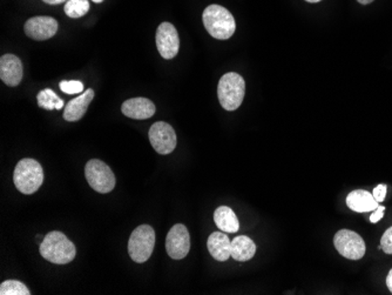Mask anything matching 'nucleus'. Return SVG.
<instances>
[{"label": "nucleus", "instance_id": "f257e3e1", "mask_svg": "<svg viewBox=\"0 0 392 295\" xmlns=\"http://www.w3.org/2000/svg\"><path fill=\"white\" fill-rule=\"evenodd\" d=\"M40 254L45 260L52 264L66 265L74 260L77 250L74 243L63 233L53 231L42 240Z\"/></svg>", "mask_w": 392, "mask_h": 295}, {"label": "nucleus", "instance_id": "f03ea898", "mask_svg": "<svg viewBox=\"0 0 392 295\" xmlns=\"http://www.w3.org/2000/svg\"><path fill=\"white\" fill-rule=\"evenodd\" d=\"M202 21L208 33L219 40H227L233 37L236 30L233 14L227 8L215 4L203 11Z\"/></svg>", "mask_w": 392, "mask_h": 295}, {"label": "nucleus", "instance_id": "7ed1b4c3", "mask_svg": "<svg viewBox=\"0 0 392 295\" xmlns=\"http://www.w3.org/2000/svg\"><path fill=\"white\" fill-rule=\"evenodd\" d=\"M14 186L23 194H33L44 183V169L35 159H23L13 173Z\"/></svg>", "mask_w": 392, "mask_h": 295}, {"label": "nucleus", "instance_id": "20e7f679", "mask_svg": "<svg viewBox=\"0 0 392 295\" xmlns=\"http://www.w3.org/2000/svg\"><path fill=\"white\" fill-rule=\"evenodd\" d=\"M245 95V79L240 74L229 72L221 77L217 86V95L226 111H235L241 106Z\"/></svg>", "mask_w": 392, "mask_h": 295}, {"label": "nucleus", "instance_id": "39448f33", "mask_svg": "<svg viewBox=\"0 0 392 295\" xmlns=\"http://www.w3.org/2000/svg\"><path fill=\"white\" fill-rule=\"evenodd\" d=\"M155 232L149 225H141L134 229L128 241V253L132 260L144 264L154 251Z\"/></svg>", "mask_w": 392, "mask_h": 295}, {"label": "nucleus", "instance_id": "423d86ee", "mask_svg": "<svg viewBox=\"0 0 392 295\" xmlns=\"http://www.w3.org/2000/svg\"><path fill=\"white\" fill-rule=\"evenodd\" d=\"M85 176L92 190L99 193H109L116 187V176L106 162L99 159H92L86 164Z\"/></svg>", "mask_w": 392, "mask_h": 295}, {"label": "nucleus", "instance_id": "0eeeda50", "mask_svg": "<svg viewBox=\"0 0 392 295\" xmlns=\"http://www.w3.org/2000/svg\"><path fill=\"white\" fill-rule=\"evenodd\" d=\"M333 245L342 257L349 260H361L365 255V240L350 229H341L333 236Z\"/></svg>", "mask_w": 392, "mask_h": 295}, {"label": "nucleus", "instance_id": "6e6552de", "mask_svg": "<svg viewBox=\"0 0 392 295\" xmlns=\"http://www.w3.org/2000/svg\"><path fill=\"white\" fill-rule=\"evenodd\" d=\"M149 141L159 155H171L176 148L178 138L176 131L169 124L158 121L149 128Z\"/></svg>", "mask_w": 392, "mask_h": 295}, {"label": "nucleus", "instance_id": "1a4fd4ad", "mask_svg": "<svg viewBox=\"0 0 392 295\" xmlns=\"http://www.w3.org/2000/svg\"><path fill=\"white\" fill-rule=\"evenodd\" d=\"M190 250V236L186 226L176 224L173 226L166 238V251L174 260L186 258Z\"/></svg>", "mask_w": 392, "mask_h": 295}, {"label": "nucleus", "instance_id": "9d476101", "mask_svg": "<svg viewBox=\"0 0 392 295\" xmlns=\"http://www.w3.org/2000/svg\"><path fill=\"white\" fill-rule=\"evenodd\" d=\"M157 47L162 58L173 59L178 56L180 49L179 33L171 23H162L157 30Z\"/></svg>", "mask_w": 392, "mask_h": 295}, {"label": "nucleus", "instance_id": "9b49d317", "mask_svg": "<svg viewBox=\"0 0 392 295\" xmlns=\"http://www.w3.org/2000/svg\"><path fill=\"white\" fill-rule=\"evenodd\" d=\"M25 33L27 37L35 40H47L56 35L58 32V21L52 17L30 18L25 23Z\"/></svg>", "mask_w": 392, "mask_h": 295}, {"label": "nucleus", "instance_id": "f8f14e48", "mask_svg": "<svg viewBox=\"0 0 392 295\" xmlns=\"http://www.w3.org/2000/svg\"><path fill=\"white\" fill-rule=\"evenodd\" d=\"M24 74L21 60L14 54H5L0 58V79L7 86L14 88L20 84Z\"/></svg>", "mask_w": 392, "mask_h": 295}, {"label": "nucleus", "instance_id": "ddd939ff", "mask_svg": "<svg viewBox=\"0 0 392 295\" xmlns=\"http://www.w3.org/2000/svg\"><path fill=\"white\" fill-rule=\"evenodd\" d=\"M121 111L130 119L145 120L154 116L157 109L154 102L152 100L139 97V98L128 99L123 102Z\"/></svg>", "mask_w": 392, "mask_h": 295}, {"label": "nucleus", "instance_id": "4468645a", "mask_svg": "<svg viewBox=\"0 0 392 295\" xmlns=\"http://www.w3.org/2000/svg\"><path fill=\"white\" fill-rule=\"evenodd\" d=\"M94 99V91L88 88L82 95L71 100L63 109V119L66 121H78L87 112L88 106Z\"/></svg>", "mask_w": 392, "mask_h": 295}, {"label": "nucleus", "instance_id": "2eb2a0df", "mask_svg": "<svg viewBox=\"0 0 392 295\" xmlns=\"http://www.w3.org/2000/svg\"><path fill=\"white\" fill-rule=\"evenodd\" d=\"M207 247L215 260L223 263L231 257V241L226 232L212 233L207 241Z\"/></svg>", "mask_w": 392, "mask_h": 295}, {"label": "nucleus", "instance_id": "dca6fc26", "mask_svg": "<svg viewBox=\"0 0 392 295\" xmlns=\"http://www.w3.org/2000/svg\"><path fill=\"white\" fill-rule=\"evenodd\" d=\"M379 201L376 200L372 193L368 191L356 190L348 194V207L357 213L375 211L376 208L379 207Z\"/></svg>", "mask_w": 392, "mask_h": 295}, {"label": "nucleus", "instance_id": "f3484780", "mask_svg": "<svg viewBox=\"0 0 392 295\" xmlns=\"http://www.w3.org/2000/svg\"><path fill=\"white\" fill-rule=\"evenodd\" d=\"M256 245L249 236H236L231 241V257L236 261L245 263L254 258Z\"/></svg>", "mask_w": 392, "mask_h": 295}, {"label": "nucleus", "instance_id": "a211bd4d", "mask_svg": "<svg viewBox=\"0 0 392 295\" xmlns=\"http://www.w3.org/2000/svg\"><path fill=\"white\" fill-rule=\"evenodd\" d=\"M214 222L217 227L226 233H236L240 229V222L235 212L227 206H220L214 212Z\"/></svg>", "mask_w": 392, "mask_h": 295}, {"label": "nucleus", "instance_id": "6ab92c4d", "mask_svg": "<svg viewBox=\"0 0 392 295\" xmlns=\"http://www.w3.org/2000/svg\"><path fill=\"white\" fill-rule=\"evenodd\" d=\"M37 100H38L39 107L47 111H52L54 109H61L63 107V99H60L51 88H45L39 92Z\"/></svg>", "mask_w": 392, "mask_h": 295}, {"label": "nucleus", "instance_id": "aec40b11", "mask_svg": "<svg viewBox=\"0 0 392 295\" xmlns=\"http://www.w3.org/2000/svg\"><path fill=\"white\" fill-rule=\"evenodd\" d=\"M65 13L70 18L77 19V18L84 17L90 11V1L88 0H68L65 5Z\"/></svg>", "mask_w": 392, "mask_h": 295}, {"label": "nucleus", "instance_id": "412c9836", "mask_svg": "<svg viewBox=\"0 0 392 295\" xmlns=\"http://www.w3.org/2000/svg\"><path fill=\"white\" fill-rule=\"evenodd\" d=\"M30 291L23 282L7 280L0 285V295H30Z\"/></svg>", "mask_w": 392, "mask_h": 295}, {"label": "nucleus", "instance_id": "4be33fe9", "mask_svg": "<svg viewBox=\"0 0 392 295\" xmlns=\"http://www.w3.org/2000/svg\"><path fill=\"white\" fill-rule=\"evenodd\" d=\"M59 88L66 95H78L84 91V84L78 80H63L59 84Z\"/></svg>", "mask_w": 392, "mask_h": 295}, {"label": "nucleus", "instance_id": "5701e85b", "mask_svg": "<svg viewBox=\"0 0 392 295\" xmlns=\"http://www.w3.org/2000/svg\"><path fill=\"white\" fill-rule=\"evenodd\" d=\"M379 250H383L384 253L392 255V227L386 229V233L383 234Z\"/></svg>", "mask_w": 392, "mask_h": 295}, {"label": "nucleus", "instance_id": "b1692460", "mask_svg": "<svg viewBox=\"0 0 392 295\" xmlns=\"http://www.w3.org/2000/svg\"><path fill=\"white\" fill-rule=\"evenodd\" d=\"M386 183H381L379 186L376 187L374 192H372V195L375 198L376 200L379 201V203H382V201L386 200Z\"/></svg>", "mask_w": 392, "mask_h": 295}, {"label": "nucleus", "instance_id": "393cba45", "mask_svg": "<svg viewBox=\"0 0 392 295\" xmlns=\"http://www.w3.org/2000/svg\"><path fill=\"white\" fill-rule=\"evenodd\" d=\"M384 212H386V207H384V206H379V207L376 208L375 212H374L372 217H370V222H372V224L379 222V220L384 217Z\"/></svg>", "mask_w": 392, "mask_h": 295}, {"label": "nucleus", "instance_id": "a878e982", "mask_svg": "<svg viewBox=\"0 0 392 295\" xmlns=\"http://www.w3.org/2000/svg\"><path fill=\"white\" fill-rule=\"evenodd\" d=\"M386 286H388L390 292L392 293V270L389 272L388 277H386Z\"/></svg>", "mask_w": 392, "mask_h": 295}, {"label": "nucleus", "instance_id": "bb28decb", "mask_svg": "<svg viewBox=\"0 0 392 295\" xmlns=\"http://www.w3.org/2000/svg\"><path fill=\"white\" fill-rule=\"evenodd\" d=\"M42 1L49 4V5H59V4H63L66 0H42Z\"/></svg>", "mask_w": 392, "mask_h": 295}, {"label": "nucleus", "instance_id": "cd10ccee", "mask_svg": "<svg viewBox=\"0 0 392 295\" xmlns=\"http://www.w3.org/2000/svg\"><path fill=\"white\" fill-rule=\"evenodd\" d=\"M357 1L362 5H368V4L372 3L374 0H357Z\"/></svg>", "mask_w": 392, "mask_h": 295}, {"label": "nucleus", "instance_id": "c85d7f7f", "mask_svg": "<svg viewBox=\"0 0 392 295\" xmlns=\"http://www.w3.org/2000/svg\"><path fill=\"white\" fill-rule=\"evenodd\" d=\"M305 1H308V3H319L321 0H305Z\"/></svg>", "mask_w": 392, "mask_h": 295}, {"label": "nucleus", "instance_id": "c756f323", "mask_svg": "<svg viewBox=\"0 0 392 295\" xmlns=\"http://www.w3.org/2000/svg\"><path fill=\"white\" fill-rule=\"evenodd\" d=\"M92 1H94V3H97V4H100V3H102V1H104V0H92Z\"/></svg>", "mask_w": 392, "mask_h": 295}]
</instances>
